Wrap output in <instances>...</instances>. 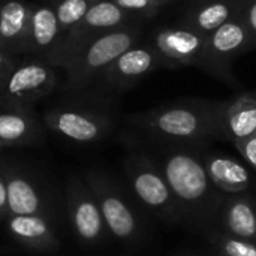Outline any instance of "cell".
<instances>
[{
  "label": "cell",
  "mask_w": 256,
  "mask_h": 256,
  "mask_svg": "<svg viewBox=\"0 0 256 256\" xmlns=\"http://www.w3.org/2000/svg\"><path fill=\"white\" fill-rule=\"evenodd\" d=\"M222 228L236 237L256 242V200L248 192L226 195L222 206Z\"/></svg>",
  "instance_id": "19"
},
{
  "label": "cell",
  "mask_w": 256,
  "mask_h": 256,
  "mask_svg": "<svg viewBox=\"0 0 256 256\" xmlns=\"http://www.w3.org/2000/svg\"><path fill=\"white\" fill-rule=\"evenodd\" d=\"M44 124L76 144L99 142L114 129V120L108 112L76 105H58L45 111Z\"/></svg>",
  "instance_id": "7"
},
{
  "label": "cell",
  "mask_w": 256,
  "mask_h": 256,
  "mask_svg": "<svg viewBox=\"0 0 256 256\" xmlns=\"http://www.w3.org/2000/svg\"><path fill=\"white\" fill-rule=\"evenodd\" d=\"M63 36L57 14L51 4H32L24 51L44 56L46 60Z\"/></svg>",
  "instance_id": "16"
},
{
  "label": "cell",
  "mask_w": 256,
  "mask_h": 256,
  "mask_svg": "<svg viewBox=\"0 0 256 256\" xmlns=\"http://www.w3.org/2000/svg\"><path fill=\"white\" fill-rule=\"evenodd\" d=\"M224 102L184 99L130 116L129 123L148 141L170 147H200L219 140Z\"/></svg>",
  "instance_id": "1"
},
{
  "label": "cell",
  "mask_w": 256,
  "mask_h": 256,
  "mask_svg": "<svg viewBox=\"0 0 256 256\" xmlns=\"http://www.w3.org/2000/svg\"><path fill=\"white\" fill-rule=\"evenodd\" d=\"M256 134V92L242 93L224 102L219 140L237 144Z\"/></svg>",
  "instance_id": "15"
},
{
  "label": "cell",
  "mask_w": 256,
  "mask_h": 256,
  "mask_svg": "<svg viewBox=\"0 0 256 256\" xmlns=\"http://www.w3.org/2000/svg\"><path fill=\"white\" fill-rule=\"evenodd\" d=\"M162 68H170V64L153 44H136L118 56L100 78L111 88L128 90Z\"/></svg>",
  "instance_id": "11"
},
{
  "label": "cell",
  "mask_w": 256,
  "mask_h": 256,
  "mask_svg": "<svg viewBox=\"0 0 256 256\" xmlns=\"http://www.w3.org/2000/svg\"><path fill=\"white\" fill-rule=\"evenodd\" d=\"M159 165L184 218L204 220L222 208L226 196L212 183L196 147L174 146Z\"/></svg>",
  "instance_id": "2"
},
{
  "label": "cell",
  "mask_w": 256,
  "mask_h": 256,
  "mask_svg": "<svg viewBox=\"0 0 256 256\" xmlns=\"http://www.w3.org/2000/svg\"><path fill=\"white\" fill-rule=\"evenodd\" d=\"M9 216V206H8V189H6V180L4 174L0 165V224L6 220Z\"/></svg>",
  "instance_id": "27"
},
{
  "label": "cell",
  "mask_w": 256,
  "mask_h": 256,
  "mask_svg": "<svg viewBox=\"0 0 256 256\" xmlns=\"http://www.w3.org/2000/svg\"><path fill=\"white\" fill-rule=\"evenodd\" d=\"M210 242L219 256H256V242L231 236L228 232H214Z\"/></svg>",
  "instance_id": "21"
},
{
  "label": "cell",
  "mask_w": 256,
  "mask_h": 256,
  "mask_svg": "<svg viewBox=\"0 0 256 256\" xmlns=\"http://www.w3.org/2000/svg\"><path fill=\"white\" fill-rule=\"evenodd\" d=\"M170 2H171V0H170Z\"/></svg>",
  "instance_id": "31"
},
{
  "label": "cell",
  "mask_w": 256,
  "mask_h": 256,
  "mask_svg": "<svg viewBox=\"0 0 256 256\" xmlns=\"http://www.w3.org/2000/svg\"><path fill=\"white\" fill-rule=\"evenodd\" d=\"M42 136V124L30 105L0 104V146L3 148L33 146Z\"/></svg>",
  "instance_id": "14"
},
{
  "label": "cell",
  "mask_w": 256,
  "mask_h": 256,
  "mask_svg": "<svg viewBox=\"0 0 256 256\" xmlns=\"http://www.w3.org/2000/svg\"><path fill=\"white\" fill-rule=\"evenodd\" d=\"M66 214L75 238L82 246H100L110 236L94 194L82 176H72L68 180Z\"/></svg>",
  "instance_id": "8"
},
{
  "label": "cell",
  "mask_w": 256,
  "mask_h": 256,
  "mask_svg": "<svg viewBox=\"0 0 256 256\" xmlns=\"http://www.w3.org/2000/svg\"><path fill=\"white\" fill-rule=\"evenodd\" d=\"M202 160L212 183L225 195L249 190L252 176L243 162L224 153H207Z\"/></svg>",
  "instance_id": "17"
},
{
  "label": "cell",
  "mask_w": 256,
  "mask_h": 256,
  "mask_svg": "<svg viewBox=\"0 0 256 256\" xmlns=\"http://www.w3.org/2000/svg\"><path fill=\"white\" fill-rule=\"evenodd\" d=\"M141 28L135 24L110 30L74 48L58 66L68 74L69 88H84L124 51L140 44Z\"/></svg>",
  "instance_id": "3"
},
{
  "label": "cell",
  "mask_w": 256,
  "mask_h": 256,
  "mask_svg": "<svg viewBox=\"0 0 256 256\" xmlns=\"http://www.w3.org/2000/svg\"><path fill=\"white\" fill-rule=\"evenodd\" d=\"M3 224L9 237L27 250L51 252L60 246L54 216L9 214Z\"/></svg>",
  "instance_id": "13"
},
{
  "label": "cell",
  "mask_w": 256,
  "mask_h": 256,
  "mask_svg": "<svg viewBox=\"0 0 256 256\" xmlns=\"http://www.w3.org/2000/svg\"><path fill=\"white\" fill-rule=\"evenodd\" d=\"M98 0H56L51 4L57 14L63 34L69 32Z\"/></svg>",
  "instance_id": "22"
},
{
  "label": "cell",
  "mask_w": 256,
  "mask_h": 256,
  "mask_svg": "<svg viewBox=\"0 0 256 256\" xmlns=\"http://www.w3.org/2000/svg\"><path fill=\"white\" fill-rule=\"evenodd\" d=\"M123 171L130 194L148 213L170 224L184 219L159 162L142 153H130L123 160Z\"/></svg>",
  "instance_id": "4"
},
{
  "label": "cell",
  "mask_w": 256,
  "mask_h": 256,
  "mask_svg": "<svg viewBox=\"0 0 256 256\" xmlns=\"http://www.w3.org/2000/svg\"><path fill=\"white\" fill-rule=\"evenodd\" d=\"M18 63L20 62L10 52L0 50V84L4 82V80L9 76V74L15 69Z\"/></svg>",
  "instance_id": "26"
},
{
  "label": "cell",
  "mask_w": 256,
  "mask_h": 256,
  "mask_svg": "<svg viewBox=\"0 0 256 256\" xmlns=\"http://www.w3.org/2000/svg\"><path fill=\"white\" fill-rule=\"evenodd\" d=\"M0 88H2V84H0Z\"/></svg>",
  "instance_id": "30"
},
{
  "label": "cell",
  "mask_w": 256,
  "mask_h": 256,
  "mask_svg": "<svg viewBox=\"0 0 256 256\" xmlns=\"http://www.w3.org/2000/svg\"><path fill=\"white\" fill-rule=\"evenodd\" d=\"M0 50H2V40H0Z\"/></svg>",
  "instance_id": "28"
},
{
  "label": "cell",
  "mask_w": 256,
  "mask_h": 256,
  "mask_svg": "<svg viewBox=\"0 0 256 256\" xmlns=\"http://www.w3.org/2000/svg\"><path fill=\"white\" fill-rule=\"evenodd\" d=\"M82 178L94 194L108 234L123 244H136L144 237V224L124 189L106 172L90 170Z\"/></svg>",
  "instance_id": "5"
},
{
  "label": "cell",
  "mask_w": 256,
  "mask_h": 256,
  "mask_svg": "<svg viewBox=\"0 0 256 256\" xmlns=\"http://www.w3.org/2000/svg\"><path fill=\"white\" fill-rule=\"evenodd\" d=\"M240 15L250 33L252 45L254 48H256V0H244Z\"/></svg>",
  "instance_id": "24"
},
{
  "label": "cell",
  "mask_w": 256,
  "mask_h": 256,
  "mask_svg": "<svg viewBox=\"0 0 256 256\" xmlns=\"http://www.w3.org/2000/svg\"><path fill=\"white\" fill-rule=\"evenodd\" d=\"M6 189L9 214H48L54 216L52 198L44 182L20 162L0 160Z\"/></svg>",
  "instance_id": "9"
},
{
  "label": "cell",
  "mask_w": 256,
  "mask_h": 256,
  "mask_svg": "<svg viewBox=\"0 0 256 256\" xmlns=\"http://www.w3.org/2000/svg\"><path fill=\"white\" fill-rule=\"evenodd\" d=\"M207 34L183 27H164L153 36L154 48L168 62L170 69L182 66L202 68Z\"/></svg>",
  "instance_id": "12"
},
{
  "label": "cell",
  "mask_w": 256,
  "mask_h": 256,
  "mask_svg": "<svg viewBox=\"0 0 256 256\" xmlns=\"http://www.w3.org/2000/svg\"><path fill=\"white\" fill-rule=\"evenodd\" d=\"M32 4L24 0L0 3V40L6 52L24 51Z\"/></svg>",
  "instance_id": "18"
},
{
  "label": "cell",
  "mask_w": 256,
  "mask_h": 256,
  "mask_svg": "<svg viewBox=\"0 0 256 256\" xmlns=\"http://www.w3.org/2000/svg\"><path fill=\"white\" fill-rule=\"evenodd\" d=\"M234 147L238 150V153L242 154L244 162L256 171V134L234 144Z\"/></svg>",
  "instance_id": "25"
},
{
  "label": "cell",
  "mask_w": 256,
  "mask_h": 256,
  "mask_svg": "<svg viewBox=\"0 0 256 256\" xmlns=\"http://www.w3.org/2000/svg\"><path fill=\"white\" fill-rule=\"evenodd\" d=\"M243 4L244 0H204L186 15L184 26L208 34L240 15Z\"/></svg>",
  "instance_id": "20"
},
{
  "label": "cell",
  "mask_w": 256,
  "mask_h": 256,
  "mask_svg": "<svg viewBox=\"0 0 256 256\" xmlns=\"http://www.w3.org/2000/svg\"><path fill=\"white\" fill-rule=\"evenodd\" d=\"M2 148H3V147H2V146H0V152H2Z\"/></svg>",
  "instance_id": "29"
},
{
  "label": "cell",
  "mask_w": 256,
  "mask_h": 256,
  "mask_svg": "<svg viewBox=\"0 0 256 256\" xmlns=\"http://www.w3.org/2000/svg\"><path fill=\"white\" fill-rule=\"evenodd\" d=\"M57 86V75L44 62H22L15 66L0 88V104L26 105L46 98Z\"/></svg>",
  "instance_id": "10"
},
{
  "label": "cell",
  "mask_w": 256,
  "mask_h": 256,
  "mask_svg": "<svg viewBox=\"0 0 256 256\" xmlns=\"http://www.w3.org/2000/svg\"><path fill=\"white\" fill-rule=\"evenodd\" d=\"M112 2L138 16H152L170 0H112Z\"/></svg>",
  "instance_id": "23"
},
{
  "label": "cell",
  "mask_w": 256,
  "mask_h": 256,
  "mask_svg": "<svg viewBox=\"0 0 256 256\" xmlns=\"http://www.w3.org/2000/svg\"><path fill=\"white\" fill-rule=\"evenodd\" d=\"M250 48H254L250 33L242 15H237L207 34L201 69L230 86H237L238 81L232 72V63Z\"/></svg>",
  "instance_id": "6"
}]
</instances>
